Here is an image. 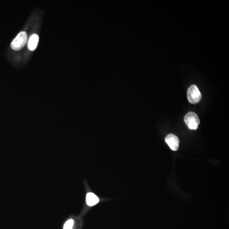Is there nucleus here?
Instances as JSON below:
<instances>
[{"mask_svg": "<svg viewBox=\"0 0 229 229\" xmlns=\"http://www.w3.org/2000/svg\"><path fill=\"white\" fill-rule=\"evenodd\" d=\"M27 40V34L25 32H20L11 42V48L14 50H20L24 46Z\"/></svg>", "mask_w": 229, "mask_h": 229, "instance_id": "f257e3e1", "label": "nucleus"}, {"mask_svg": "<svg viewBox=\"0 0 229 229\" xmlns=\"http://www.w3.org/2000/svg\"><path fill=\"white\" fill-rule=\"evenodd\" d=\"M202 94L196 85H193L188 88L187 97L189 102L192 104L198 103L202 99Z\"/></svg>", "mask_w": 229, "mask_h": 229, "instance_id": "f03ea898", "label": "nucleus"}, {"mask_svg": "<svg viewBox=\"0 0 229 229\" xmlns=\"http://www.w3.org/2000/svg\"><path fill=\"white\" fill-rule=\"evenodd\" d=\"M184 120L188 128L191 130H196L200 124L198 116L193 112H189L187 113L185 116Z\"/></svg>", "mask_w": 229, "mask_h": 229, "instance_id": "7ed1b4c3", "label": "nucleus"}, {"mask_svg": "<svg viewBox=\"0 0 229 229\" xmlns=\"http://www.w3.org/2000/svg\"><path fill=\"white\" fill-rule=\"evenodd\" d=\"M165 140L172 150L174 151L177 150L179 148L180 140L177 136L174 134H169L165 137Z\"/></svg>", "mask_w": 229, "mask_h": 229, "instance_id": "20e7f679", "label": "nucleus"}, {"mask_svg": "<svg viewBox=\"0 0 229 229\" xmlns=\"http://www.w3.org/2000/svg\"><path fill=\"white\" fill-rule=\"evenodd\" d=\"M39 41V36L37 34H32L29 39L28 48L31 51H34L37 48Z\"/></svg>", "mask_w": 229, "mask_h": 229, "instance_id": "39448f33", "label": "nucleus"}, {"mask_svg": "<svg viewBox=\"0 0 229 229\" xmlns=\"http://www.w3.org/2000/svg\"><path fill=\"white\" fill-rule=\"evenodd\" d=\"M99 202V199L97 196L92 193H87L86 196V202L87 205L92 206L97 204Z\"/></svg>", "mask_w": 229, "mask_h": 229, "instance_id": "423d86ee", "label": "nucleus"}, {"mask_svg": "<svg viewBox=\"0 0 229 229\" xmlns=\"http://www.w3.org/2000/svg\"><path fill=\"white\" fill-rule=\"evenodd\" d=\"M74 224V221L72 219H70L64 224L63 229H72Z\"/></svg>", "mask_w": 229, "mask_h": 229, "instance_id": "0eeeda50", "label": "nucleus"}]
</instances>
